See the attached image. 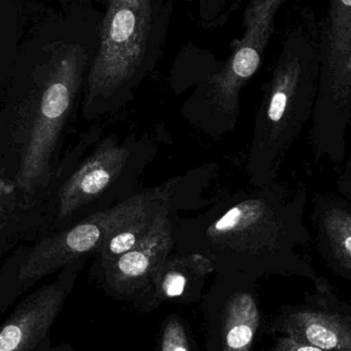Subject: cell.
I'll use <instances>...</instances> for the list:
<instances>
[{
	"mask_svg": "<svg viewBox=\"0 0 351 351\" xmlns=\"http://www.w3.org/2000/svg\"><path fill=\"white\" fill-rule=\"evenodd\" d=\"M102 241L97 225L86 218L14 249L0 263V315L43 278L80 258L93 257Z\"/></svg>",
	"mask_w": 351,
	"mask_h": 351,
	"instance_id": "8",
	"label": "cell"
},
{
	"mask_svg": "<svg viewBox=\"0 0 351 351\" xmlns=\"http://www.w3.org/2000/svg\"><path fill=\"white\" fill-rule=\"evenodd\" d=\"M90 258L72 262L53 282L39 287L16 305L0 325V351H30L49 336Z\"/></svg>",
	"mask_w": 351,
	"mask_h": 351,
	"instance_id": "12",
	"label": "cell"
},
{
	"mask_svg": "<svg viewBox=\"0 0 351 351\" xmlns=\"http://www.w3.org/2000/svg\"><path fill=\"white\" fill-rule=\"evenodd\" d=\"M30 351H75L73 346L70 343H61L58 346H53L51 340V335L41 340L40 343L37 344Z\"/></svg>",
	"mask_w": 351,
	"mask_h": 351,
	"instance_id": "20",
	"label": "cell"
},
{
	"mask_svg": "<svg viewBox=\"0 0 351 351\" xmlns=\"http://www.w3.org/2000/svg\"><path fill=\"white\" fill-rule=\"evenodd\" d=\"M40 206L0 169V258L36 237Z\"/></svg>",
	"mask_w": 351,
	"mask_h": 351,
	"instance_id": "15",
	"label": "cell"
},
{
	"mask_svg": "<svg viewBox=\"0 0 351 351\" xmlns=\"http://www.w3.org/2000/svg\"><path fill=\"white\" fill-rule=\"evenodd\" d=\"M214 274L208 258L198 254L171 255L156 272L147 290L133 302L144 311L167 302L190 304L202 300L206 280Z\"/></svg>",
	"mask_w": 351,
	"mask_h": 351,
	"instance_id": "13",
	"label": "cell"
},
{
	"mask_svg": "<svg viewBox=\"0 0 351 351\" xmlns=\"http://www.w3.org/2000/svg\"><path fill=\"white\" fill-rule=\"evenodd\" d=\"M88 55L63 45L30 86L0 102V169L40 204L53 183L70 128L82 109Z\"/></svg>",
	"mask_w": 351,
	"mask_h": 351,
	"instance_id": "2",
	"label": "cell"
},
{
	"mask_svg": "<svg viewBox=\"0 0 351 351\" xmlns=\"http://www.w3.org/2000/svg\"><path fill=\"white\" fill-rule=\"evenodd\" d=\"M319 77V37L311 31L285 47L258 106L247 173L253 188L278 182L287 154L313 117Z\"/></svg>",
	"mask_w": 351,
	"mask_h": 351,
	"instance_id": "4",
	"label": "cell"
},
{
	"mask_svg": "<svg viewBox=\"0 0 351 351\" xmlns=\"http://www.w3.org/2000/svg\"><path fill=\"white\" fill-rule=\"evenodd\" d=\"M192 176L187 186L189 185L190 182H191ZM184 189H185V188H184ZM183 190H182V191H183ZM169 202H170V200H169ZM166 204H162V206L156 208V210H152V212L139 217V218L136 219L133 222L130 223L127 226L123 227V228L119 229V230L115 231V232L107 239L106 243L101 247L100 251L93 257L95 258V259L94 261H93L90 274H93V272L98 271V270L106 267L109 264L112 263L115 259H117L119 256L137 247V245L145 239L146 235L149 233V231L152 230L158 212H160V208Z\"/></svg>",
	"mask_w": 351,
	"mask_h": 351,
	"instance_id": "16",
	"label": "cell"
},
{
	"mask_svg": "<svg viewBox=\"0 0 351 351\" xmlns=\"http://www.w3.org/2000/svg\"><path fill=\"white\" fill-rule=\"evenodd\" d=\"M189 185L167 202L145 239L112 263L90 274L111 298L133 303L152 284L156 272L174 251V230L180 210L187 208Z\"/></svg>",
	"mask_w": 351,
	"mask_h": 351,
	"instance_id": "9",
	"label": "cell"
},
{
	"mask_svg": "<svg viewBox=\"0 0 351 351\" xmlns=\"http://www.w3.org/2000/svg\"><path fill=\"white\" fill-rule=\"evenodd\" d=\"M202 300L208 351H253L261 328L257 280L214 274Z\"/></svg>",
	"mask_w": 351,
	"mask_h": 351,
	"instance_id": "10",
	"label": "cell"
},
{
	"mask_svg": "<svg viewBox=\"0 0 351 351\" xmlns=\"http://www.w3.org/2000/svg\"><path fill=\"white\" fill-rule=\"evenodd\" d=\"M319 77L309 123L315 160L340 170L351 125V0H331L319 32Z\"/></svg>",
	"mask_w": 351,
	"mask_h": 351,
	"instance_id": "6",
	"label": "cell"
},
{
	"mask_svg": "<svg viewBox=\"0 0 351 351\" xmlns=\"http://www.w3.org/2000/svg\"><path fill=\"white\" fill-rule=\"evenodd\" d=\"M150 18L152 0H110L98 51L84 80L82 119L98 121L132 100L145 57Z\"/></svg>",
	"mask_w": 351,
	"mask_h": 351,
	"instance_id": "5",
	"label": "cell"
},
{
	"mask_svg": "<svg viewBox=\"0 0 351 351\" xmlns=\"http://www.w3.org/2000/svg\"><path fill=\"white\" fill-rule=\"evenodd\" d=\"M284 0H252L243 14L245 34L235 41L224 67L208 77L182 106V114L214 140L232 133L241 117V93L259 69Z\"/></svg>",
	"mask_w": 351,
	"mask_h": 351,
	"instance_id": "7",
	"label": "cell"
},
{
	"mask_svg": "<svg viewBox=\"0 0 351 351\" xmlns=\"http://www.w3.org/2000/svg\"><path fill=\"white\" fill-rule=\"evenodd\" d=\"M268 351H325L311 344L296 341L287 336L278 335L272 348Z\"/></svg>",
	"mask_w": 351,
	"mask_h": 351,
	"instance_id": "18",
	"label": "cell"
},
{
	"mask_svg": "<svg viewBox=\"0 0 351 351\" xmlns=\"http://www.w3.org/2000/svg\"><path fill=\"white\" fill-rule=\"evenodd\" d=\"M338 194L351 202V145L337 181Z\"/></svg>",
	"mask_w": 351,
	"mask_h": 351,
	"instance_id": "19",
	"label": "cell"
},
{
	"mask_svg": "<svg viewBox=\"0 0 351 351\" xmlns=\"http://www.w3.org/2000/svg\"><path fill=\"white\" fill-rule=\"evenodd\" d=\"M313 282L315 292L300 304L282 307L271 329L325 351H351V301H342L325 278Z\"/></svg>",
	"mask_w": 351,
	"mask_h": 351,
	"instance_id": "11",
	"label": "cell"
},
{
	"mask_svg": "<svg viewBox=\"0 0 351 351\" xmlns=\"http://www.w3.org/2000/svg\"><path fill=\"white\" fill-rule=\"evenodd\" d=\"M315 245L326 266L351 282V202L341 195L313 198Z\"/></svg>",
	"mask_w": 351,
	"mask_h": 351,
	"instance_id": "14",
	"label": "cell"
},
{
	"mask_svg": "<svg viewBox=\"0 0 351 351\" xmlns=\"http://www.w3.org/2000/svg\"><path fill=\"white\" fill-rule=\"evenodd\" d=\"M307 192H289L280 182L241 191L215 202L194 217L179 216L174 250L208 258L214 274L259 280L264 276H303L317 272L298 253L311 241L304 224Z\"/></svg>",
	"mask_w": 351,
	"mask_h": 351,
	"instance_id": "1",
	"label": "cell"
},
{
	"mask_svg": "<svg viewBox=\"0 0 351 351\" xmlns=\"http://www.w3.org/2000/svg\"><path fill=\"white\" fill-rule=\"evenodd\" d=\"M96 123L64 152L40 206L36 237L112 208L143 189L141 178L158 154L147 136H103ZM34 239V241H35Z\"/></svg>",
	"mask_w": 351,
	"mask_h": 351,
	"instance_id": "3",
	"label": "cell"
},
{
	"mask_svg": "<svg viewBox=\"0 0 351 351\" xmlns=\"http://www.w3.org/2000/svg\"><path fill=\"white\" fill-rule=\"evenodd\" d=\"M160 351H191L187 330L177 315L167 319L160 336Z\"/></svg>",
	"mask_w": 351,
	"mask_h": 351,
	"instance_id": "17",
	"label": "cell"
}]
</instances>
